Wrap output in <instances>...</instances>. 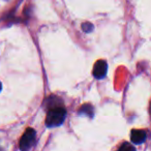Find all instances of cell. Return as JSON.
<instances>
[{
    "label": "cell",
    "mask_w": 151,
    "mask_h": 151,
    "mask_svg": "<svg viewBox=\"0 0 151 151\" xmlns=\"http://www.w3.org/2000/svg\"><path fill=\"white\" fill-rule=\"evenodd\" d=\"M65 117H66V111L62 107H54L51 108L47 113L46 124L49 127H55L63 123Z\"/></svg>",
    "instance_id": "cell-1"
},
{
    "label": "cell",
    "mask_w": 151,
    "mask_h": 151,
    "mask_svg": "<svg viewBox=\"0 0 151 151\" xmlns=\"http://www.w3.org/2000/svg\"><path fill=\"white\" fill-rule=\"evenodd\" d=\"M34 141H35V130L33 128H27L20 140V148L22 150L31 148V146L34 144Z\"/></svg>",
    "instance_id": "cell-2"
},
{
    "label": "cell",
    "mask_w": 151,
    "mask_h": 151,
    "mask_svg": "<svg viewBox=\"0 0 151 151\" xmlns=\"http://www.w3.org/2000/svg\"><path fill=\"white\" fill-rule=\"evenodd\" d=\"M108 71V64L105 60H97L93 68V76L96 79H103Z\"/></svg>",
    "instance_id": "cell-3"
},
{
    "label": "cell",
    "mask_w": 151,
    "mask_h": 151,
    "mask_svg": "<svg viewBox=\"0 0 151 151\" xmlns=\"http://www.w3.org/2000/svg\"><path fill=\"white\" fill-rule=\"evenodd\" d=\"M147 138L146 132L143 129H134L132 132V136H130V139H132V142L134 143V144H142L143 142H145Z\"/></svg>",
    "instance_id": "cell-4"
},
{
    "label": "cell",
    "mask_w": 151,
    "mask_h": 151,
    "mask_svg": "<svg viewBox=\"0 0 151 151\" xmlns=\"http://www.w3.org/2000/svg\"><path fill=\"white\" fill-rule=\"evenodd\" d=\"M92 27L93 26L91 25V24H89V23H85V24H83L82 25V29L83 30H85V31H90V30H92Z\"/></svg>",
    "instance_id": "cell-5"
},
{
    "label": "cell",
    "mask_w": 151,
    "mask_h": 151,
    "mask_svg": "<svg viewBox=\"0 0 151 151\" xmlns=\"http://www.w3.org/2000/svg\"><path fill=\"white\" fill-rule=\"evenodd\" d=\"M119 149H120V150H122V149H128V150H132V149H134V147H132V145L128 144V143H123V144L119 147Z\"/></svg>",
    "instance_id": "cell-6"
}]
</instances>
